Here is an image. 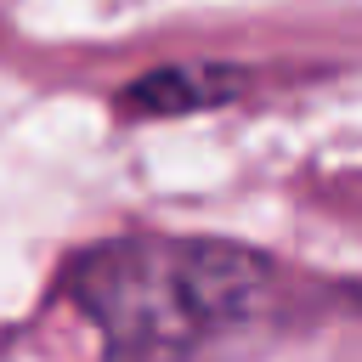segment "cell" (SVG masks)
Returning <instances> with one entry per match:
<instances>
[{
    "mask_svg": "<svg viewBox=\"0 0 362 362\" xmlns=\"http://www.w3.org/2000/svg\"><path fill=\"white\" fill-rule=\"evenodd\" d=\"M238 85H243L238 68L187 62V68H158V74L136 79L124 90V107L130 113H198V107H215V102L238 96Z\"/></svg>",
    "mask_w": 362,
    "mask_h": 362,
    "instance_id": "obj_2",
    "label": "cell"
},
{
    "mask_svg": "<svg viewBox=\"0 0 362 362\" xmlns=\"http://www.w3.org/2000/svg\"><path fill=\"white\" fill-rule=\"evenodd\" d=\"M68 300L124 356H181L272 322L283 266L215 238L130 232L68 266Z\"/></svg>",
    "mask_w": 362,
    "mask_h": 362,
    "instance_id": "obj_1",
    "label": "cell"
}]
</instances>
